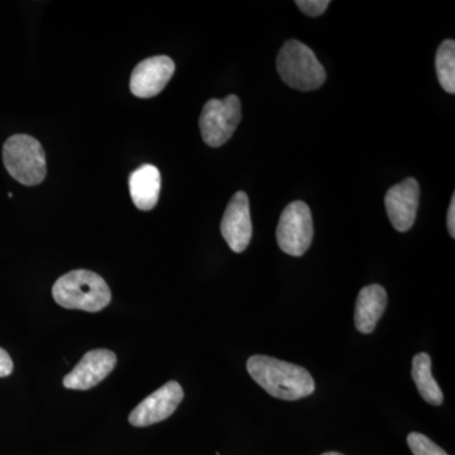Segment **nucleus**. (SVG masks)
<instances>
[{"instance_id":"f257e3e1","label":"nucleus","mask_w":455,"mask_h":455,"mask_svg":"<svg viewBox=\"0 0 455 455\" xmlns=\"http://www.w3.org/2000/svg\"><path fill=\"white\" fill-rule=\"evenodd\" d=\"M247 370L254 382L280 400H300L315 391V381L309 371L289 362L267 355H253L248 359Z\"/></svg>"},{"instance_id":"f03ea898","label":"nucleus","mask_w":455,"mask_h":455,"mask_svg":"<svg viewBox=\"0 0 455 455\" xmlns=\"http://www.w3.org/2000/svg\"><path fill=\"white\" fill-rule=\"evenodd\" d=\"M52 296L65 309L98 313L112 300V292L104 278L88 269H75L56 281Z\"/></svg>"},{"instance_id":"7ed1b4c3","label":"nucleus","mask_w":455,"mask_h":455,"mask_svg":"<svg viewBox=\"0 0 455 455\" xmlns=\"http://www.w3.org/2000/svg\"><path fill=\"white\" fill-rule=\"evenodd\" d=\"M277 71L284 84L300 92L319 89L326 80L315 53L298 40L287 41L278 51Z\"/></svg>"},{"instance_id":"20e7f679","label":"nucleus","mask_w":455,"mask_h":455,"mask_svg":"<svg viewBox=\"0 0 455 455\" xmlns=\"http://www.w3.org/2000/svg\"><path fill=\"white\" fill-rule=\"evenodd\" d=\"M3 163L9 175L25 187L40 185L46 178L44 147L27 134H14L5 140Z\"/></svg>"},{"instance_id":"39448f33","label":"nucleus","mask_w":455,"mask_h":455,"mask_svg":"<svg viewBox=\"0 0 455 455\" xmlns=\"http://www.w3.org/2000/svg\"><path fill=\"white\" fill-rule=\"evenodd\" d=\"M242 119L241 100L236 95L212 99L203 108L199 125L204 142L209 147L223 146L232 139Z\"/></svg>"},{"instance_id":"423d86ee","label":"nucleus","mask_w":455,"mask_h":455,"mask_svg":"<svg viewBox=\"0 0 455 455\" xmlns=\"http://www.w3.org/2000/svg\"><path fill=\"white\" fill-rule=\"evenodd\" d=\"M313 236L314 224L309 206L304 202L289 204L278 221V247L289 256L301 257L309 250Z\"/></svg>"},{"instance_id":"0eeeda50","label":"nucleus","mask_w":455,"mask_h":455,"mask_svg":"<svg viewBox=\"0 0 455 455\" xmlns=\"http://www.w3.org/2000/svg\"><path fill=\"white\" fill-rule=\"evenodd\" d=\"M182 400L184 390L181 385L176 381L167 382L134 407L130 415V423L136 427L161 423L176 411Z\"/></svg>"},{"instance_id":"6e6552de","label":"nucleus","mask_w":455,"mask_h":455,"mask_svg":"<svg viewBox=\"0 0 455 455\" xmlns=\"http://www.w3.org/2000/svg\"><path fill=\"white\" fill-rule=\"evenodd\" d=\"M220 232L230 250L242 253L247 250L252 238V220H251L250 200L244 191H238L228 204Z\"/></svg>"},{"instance_id":"1a4fd4ad","label":"nucleus","mask_w":455,"mask_h":455,"mask_svg":"<svg viewBox=\"0 0 455 455\" xmlns=\"http://www.w3.org/2000/svg\"><path fill=\"white\" fill-rule=\"evenodd\" d=\"M175 62L169 56L143 60L132 73L130 88L137 98L148 99L160 94L175 74Z\"/></svg>"},{"instance_id":"9d476101","label":"nucleus","mask_w":455,"mask_h":455,"mask_svg":"<svg viewBox=\"0 0 455 455\" xmlns=\"http://www.w3.org/2000/svg\"><path fill=\"white\" fill-rule=\"evenodd\" d=\"M116 366V355L112 350H90L62 382L68 390H90L104 381Z\"/></svg>"},{"instance_id":"9b49d317","label":"nucleus","mask_w":455,"mask_h":455,"mask_svg":"<svg viewBox=\"0 0 455 455\" xmlns=\"http://www.w3.org/2000/svg\"><path fill=\"white\" fill-rule=\"evenodd\" d=\"M419 200L420 187L412 178L406 179L387 191L385 197L386 212L397 232L405 233L414 226Z\"/></svg>"},{"instance_id":"f8f14e48","label":"nucleus","mask_w":455,"mask_h":455,"mask_svg":"<svg viewBox=\"0 0 455 455\" xmlns=\"http://www.w3.org/2000/svg\"><path fill=\"white\" fill-rule=\"evenodd\" d=\"M387 307V292L379 284H370L359 292L355 302V323L357 331L371 334Z\"/></svg>"},{"instance_id":"ddd939ff","label":"nucleus","mask_w":455,"mask_h":455,"mask_svg":"<svg viewBox=\"0 0 455 455\" xmlns=\"http://www.w3.org/2000/svg\"><path fill=\"white\" fill-rule=\"evenodd\" d=\"M132 202L140 211H152L157 205L161 191V173L154 164H143L130 176Z\"/></svg>"},{"instance_id":"4468645a","label":"nucleus","mask_w":455,"mask_h":455,"mask_svg":"<svg viewBox=\"0 0 455 455\" xmlns=\"http://www.w3.org/2000/svg\"><path fill=\"white\" fill-rule=\"evenodd\" d=\"M411 374L421 397L430 405H442L444 397L438 382L431 373V358L427 353H419L415 355L412 359Z\"/></svg>"},{"instance_id":"2eb2a0df","label":"nucleus","mask_w":455,"mask_h":455,"mask_svg":"<svg viewBox=\"0 0 455 455\" xmlns=\"http://www.w3.org/2000/svg\"><path fill=\"white\" fill-rule=\"evenodd\" d=\"M436 75L440 86L449 92H455V42L447 40L440 44L435 57Z\"/></svg>"},{"instance_id":"dca6fc26","label":"nucleus","mask_w":455,"mask_h":455,"mask_svg":"<svg viewBox=\"0 0 455 455\" xmlns=\"http://www.w3.org/2000/svg\"><path fill=\"white\" fill-rule=\"evenodd\" d=\"M407 444L414 455H449L424 434L411 433L407 436Z\"/></svg>"},{"instance_id":"f3484780","label":"nucleus","mask_w":455,"mask_h":455,"mask_svg":"<svg viewBox=\"0 0 455 455\" xmlns=\"http://www.w3.org/2000/svg\"><path fill=\"white\" fill-rule=\"evenodd\" d=\"M331 2L328 0H298L296 5L304 12L307 16L319 17L328 9Z\"/></svg>"},{"instance_id":"a211bd4d","label":"nucleus","mask_w":455,"mask_h":455,"mask_svg":"<svg viewBox=\"0 0 455 455\" xmlns=\"http://www.w3.org/2000/svg\"><path fill=\"white\" fill-rule=\"evenodd\" d=\"M13 368V361H12L11 355H8L7 350L0 348V379L12 374Z\"/></svg>"},{"instance_id":"6ab92c4d","label":"nucleus","mask_w":455,"mask_h":455,"mask_svg":"<svg viewBox=\"0 0 455 455\" xmlns=\"http://www.w3.org/2000/svg\"><path fill=\"white\" fill-rule=\"evenodd\" d=\"M448 232L451 235V238L455 236V196L453 194V197H451V205H449L448 209Z\"/></svg>"},{"instance_id":"aec40b11","label":"nucleus","mask_w":455,"mask_h":455,"mask_svg":"<svg viewBox=\"0 0 455 455\" xmlns=\"http://www.w3.org/2000/svg\"><path fill=\"white\" fill-rule=\"evenodd\" d=\"M323 455H343V454L337 453V451H328V453H324Z\"/></svg>"}]
</instances>
